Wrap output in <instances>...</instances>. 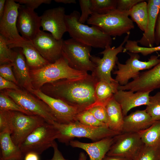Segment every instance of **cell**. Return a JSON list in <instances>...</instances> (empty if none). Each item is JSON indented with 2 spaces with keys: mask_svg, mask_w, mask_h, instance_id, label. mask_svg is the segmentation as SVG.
Segmentation results:
<instances>
[{
  "mask_svg": "<svg viewBox=\"0 0 160 160\" xmlns=\"http://www.w3.org/2000/svg\"><path fill=\"white\" fill-rule=\"evenodd\" d=\"M98 81L92 74H88L82 78L47 83L40 89L49 96L84 111L88 109L96 102L95 90Z\"/></svg>",
  "mask_w": 160,
  "mask_h": 160,
  "instance_id": "obj_1",
  "label": "cell"
},
{
  "mask_svg": "<svg viewBox=\"0 0 160 160\" xmlns=\"http://www.w3.org/2000/svg\"><path fill=\"white\" fill-rule=\"evenodd\" d=\"M79 12L73 11L65 15L67 32L71 38L85 44L95 48L104 49L112 43L111 36L105 33L95 25L91 27L80 22Z\"/></svg>",
  "mask_w": 160,
  "mask_h": 160,
  "instance_id": "obj_2",
  "label": "cell"
},
{
  "mask_svg": "<svg viewBox=\"0 0 160 160\" xmlns=\"http://www.w3.org/2000/svg\"><path fill=\"white\" fill-rule=\"evenodd\" d=\"M34 89H40L44 84L63 79L84 78L88 74L71 68L62 55L54 63H49L40 68L30 71Z\"/></svg>",
  "mask_w": 160,
  "mask_h": 160,
  "instance_id": "obj_3",
  "label": "cell"
},
{
  "mask_svg": "<svg viewBox=\"0 0 160 160\" xmlns=\"http://www.w3.org/2000/svg\"><path fill=\"white\" fill-rule=\"evenodd\" d=\"M58 131L57 140L60 142L69 145L75 138H86L94 142L103 138L113 137L121 133L108 127L87 126L77 121L68 124L55 122L53 124Z\"/></svg>",
  "mask_w": 160,
  "mask_h": 160,
  "instance_id": "obj_4",
  "label": "cell"
},
{
  "mask_svg": "<svg viewBox=\"0 0 160 160\" xmlns=\"http://www.w3.org/2000/svg\"><path fill=\"white\" fill-rule=\"evenodd\" d=\"M130 10L121 11L117 9L104 15L92 13L87 21L95 25L105 33L116 37L130 33L134 28L133 21L129 18Z\"/></svg>",
  "mask_w": 160,
  "mask_h": 160,
  "instance_id": "obj_5",
  "label": "cell"
},
{
  "mask_svg": "<svg viewBox=\"0 0 160 160\" xmlns=\"http://www.w3.org/2000/svg\"><path fill=\"white\" fill-rule=\"evenodd\" d=\"M91 47L71 38L64 40L62 55L72 68L92 72L95 65L90 60Z\"/></svg>",
  "mask_w": 160,
  "mask_h": 160,
  "instance_id": "obj_6",
  "label": "cell"
},
{
  "mask_svg": "<svg viewBox=\"0 0 160 160\" xmlns=\"http://www.w3.org/2000/svg\"><path fill=\"white\" fill-rule=\"evenodd\" d=\"M57 135L58 131L54 125L46 122L29 134L19 147L24 156L30 152L40 155L52 147Z\"/></svg>",
  "mask_w": 160,
  "mask_h": 160,
  "instance_id": "obj_7",
  "label": "cell"
},
{
  "mask_svg": "<svg viewBox=\"0 0 160 160\" xmlns=\"http://www.w3.org/2000/svg\"><path fill=\"white\" fill-rule=\"evenodd\" d=\"M3 91L16 103L25 110L43 118L47 122L53 124L57 122L49 106L39 98L26 90L5 89Z\"/></svg>",
  "mask_w": 160,
  "mask_h": 160,
  "instance_id": "obj_8",
  "label": "cell"
},
{
  "mask_svg": "<svg viewBox=\"0 0 160 160\" xmlns=\"http://www.w3.org/2000/svg\"><path fill=\"white\" fill-rule=\"evenodd\" d=\"M130 33L127 34L122 42L117 47H111L108 45L100 54L103 55L100 58L91 56L90 60L94 63L95 67L92 72V75L98 81H103L108 82L116 81L111 76V72L118 61L117 55L121 52H125L124 45L128 40Z\"/></svg>",
  "mask_w": 160,
  "mask_h": 160,
  "instance_id": "obj_9",
  "label": "cell"
},
{
  "mask_svg": "<svg viewBox=\"0 0 160 160\" xmlns=\"http://www.w3.org/2000/svg\"><path fill=\"white\" fill-rule=\"evenodd\" d=\"M129 57L125 64L116 63L118 69L113 73L116 75L115 80L120 86L126 85L129 80H134L139 76L140 71L151 69L160 62L158 56H151L147 61H143L139 60L140 56L138 53L127 52Z\"/></svg>",
  "mask_w": 160,
  "mask_h": 160,
  "instance_id": "obj_10",
  "label": "cell"
},
{
  "mask_svg": "<svg viewBox=\"0 0 160 160\" xmlns=\"http://www.w3.org/2000/svg\"><path fill=\"white\" fill-rule=\"evenodd\" d=\"M8 111L11 137L13 143L19 147L33 131L46 122L43 118L37 115H28L18 111Z\"/></svg>",
  "mask_w": 160,
  "mask_h": 160,
  "instance_id": "obj_11",
  "label": "cell"
},
{
  "mask_svg": "<svg viewBox=\"0 0 160 160\" xmlns=\"http://www.w3.org/2000/svg\"><path fill=\"white\" fill-rule=\"evenodd\" d=\"M20 5L15 0H6L4 15L0 19V35L6 40L10 49L15 48L21 43L31 42L26 41L20 36L17 28L18 9Z\"/></svg>",
  "mask_w": 160,
  "mask_h": 160,
  "instance_id": "obj_12",
  "label": "cell"
},
{
  "mask_svg": "<svg viewBox=\"0 0 160 160\" xmlns=\"http://www.w3.org/2000/svg\"><path fill=\"white\" fill-rule=\"evenodd\" d=\"M113 138L106 155L133 160L144 145L138 132L121 133Z\"/></svg>",
  "mask_w": 160,
  "mask_h": 160,
  "instance_id": "obj_13",
  "label": "cell"
},
{
  "mask_svg": "<svg viewBox=\"0 0 160 160\" xmlns=\"http://www.w3.org/2000/svg\"><path fill=\"white\" fill-rule=\"evenodd\" d=\"M31 93L49 106L58 123L68 124L75 122L77 121V114L83 111L79 108L70 105L60 99L49 96L40 89H33Z\"/></svg>",
  "mask_w": 160,
  "mask_h": 160,
  "instance_id": "obj_14",
  "label": "cell"
},
{
  "mask_svg": "<svg viewBox=\"0 0 160 160\" xmlns=\"http://www.w3.org/2000/svg\"><path fill=\"white\" fill-rule=\"evenodd\" d=\"M63 41L40 30L32 42L41 55L49 63H52L62 55Z\"/></svg>",
  "mask_w": 160,
  "mask_h": 160,
  "instance_id": "obj_15",
  "label": "cell"
},
{
  "mask_svg": "<svg viewBox=\"0 0 160 160\" xmlns=\"http://www.w3.org/2000/svg\"><path fill=\"white\" fill-rule=\"evenodd\" d=\"M17 26L22 37L32 42L40 30V16L34 10L21 5L18 9Z\"/></svg>",
  "mask_w": 160,
  "mask_h": 160,
  "instance_id": "obj_16",
  "label": "cell"
},
{
  "mask_svg": "<svg viewBox=\"0 0 160 160\" xmlns=\"http://www.w3.org/2000/svg\"><path fill=\"white\" fill-rule=\"evenodd\" d=\"M65 16V9L63 7L46 10L40 16L43 31L50 32L57 40L62 39L64 34L67 32Z\"/></svg>",
  "mask_w": 160,
  "mask_h": 160,
  "instance_id": "obj_17",
  "label": "cell"
},
{
  "mask_svg": "<svg viewBox=\"0 0 160 160\" xmlns=\"http://www.w3.org/2000/svg\"><path fill=\"white\" fill-rule=\"evenodd\" d=\"M119 89L134 92H151L160 89V62L151 69L140 73L137 78L126 85L120 86Z\"/></svg>",
  "mask_w": 160,
  "mask_h": 160,
  "instance_id": "obj_18",
  "label": "cell"
},
{
  "mask_svg": "<svg viewBox=\"0 0 160 160\" xmlns=\"http://www.w3.org/2000/svg\"><path fill=\"white\" fill-rule=\"evenodd\" d=\"M151 92L137 91L134 93L131 90L118 89L114 94V98L120 105L124 117L132 108L143 105H147Z\"/></svg>",
  "mask_w": 160,
  "mask_h": 160,
  "instance_id": "obj_19",
  "label": "cell"
},
{
  "mask_svg": "<svg viewBox=\"0 0 160 160\" xmlns=\"http://www.w3.org/2000/svg\"><path fill=\"white\" fill-rule=\"evenodd\" d=\"M113 137L105 138L92 143H84L71 140L69 144L73 148H81L88 154L89 160H102L109 150L114 140Z\"/></svg>",
  "mask_w": 160,
  "mask_h": 160,
  "instance_id": "obj_20",
  "label": "cell"
},
{
  "mask_svg": "<svg viewBox=\"0 0 160 160\" xmlns=\"http://www.w3.org/2000/svg\"><path fill=\"white\" fill-rule=\"evenodd\" d=\"M17 48L16 57L12 63V70L17 85L31 93L34 89L32 83L30 69L23 54L22 49Z\"/></svg>",
  "mask_w": 160,
  "mask_h": 160,
  "instance_id": "obj_21",
  "label": "cell"
},
{
  "mask_svg": "<svg viewBox=\"0 0 160 160\" xmlns=\"http://www.w3.org/2000/svg\"><path fill=\"white\" fill-rule=\"evenodd\" d=\"M147 2L148 17L147 28L141 38L137 41L143 47H152L155 44V28L160 10V0H148Z\"/></svg>",
  "mask_w": 160,
  "mask_h": 160,
  "instance_id": "obj_22",
  "label": "cell"
},
{
  "mask_svg": "<svg viewBox=\"0 0 160 160\" xmlns=\"http://www.w3.org/2000/svg\"><path fill=\"white\" fill-rule=\"evenodd\" d=\"M155 121L145 109L137 110L124 117L122 133H138L147 129Z\"/></svg>",
  "mask_w": 160,
  "mask_h": 160,
  "instance_id": "obj_23",
  "label": "cell"
},
{
  "mask_svg": "<svg viewBox=\"0 0 160 160\" xmlns=\"http://www.w3.org/2000/svg\"><path fill=\"white\" fill-rule=\"evenodd\" d=\"M8 132L0 133V160H24L20 148L13 142Z\"/></svg>",
  "mask_w": 160,
  "mask_h": 160,
  "instance_id": "obj_24",
  "label": "cell"
},
{
  "mask_svg": "<svg viewBox=\"0 0 160 160\" xmlns=\"http://www.w3.org/2000/svg\"><path fill=\"white\" fill-rule=\"evenodd\" d=\"M105 106L108 116V128L115 132L122 133L124 117L120 105L113 96Z\"/></svg>",
  "mask_w": 160,
  "mask_h": 160,
  "instance_id": "obj_25",
  "label": "cell"
},
{
  "mask_svg": "<svg viewBox=\"0 0 160 160\" xmlns=\"http://www.w3.org/2000/svg\"><path fill=\"white\" fill-rule=\"evenodd\" d=\"M119 85L116 81L111 82L103 81H98L96 84L95 90L96 101L90 108L96 105L105 106L113 97L118 90Z\"/></svg>",
  "mask_w": 160,
  "mask_h": 160,
  "instance_id": "obj_26",
  "label": "cell"
},
{
  "mask_svg": "<svg viewBox=\"0 0 160 160\" xmlns=\"http://www.w3.org/2000/svg\"><path fill=\"white\" fill-rule=\"evenodd\" d=\"M22 49L27 63L31 70L41 68L49 63L40 54L32 42H24L17 45L15 48Z\"/></svg>",
  "mask_w": 160,
  "mask_h": 160,
  "instance_id": "obj_27",
  "label": "cell"
},
{
  "mask_svg": "<svg viewBox=\"0 0 160 160\" xmlns=\"http://www.w3.org/2000/svg\"><path fill=\"white\" fill-rule=\"evenodd\" d=\"M138 133L145 145L160 148V120L155 121L149 127Z\"/></svg>",
  "mask_w": 160,
  "mask_h": 160,
  "instance_id": "obj_28",
  "label": "cell"
},
{
  "mask_svg": "<svg viewBox=\"0 0 160 160\" xmlns=\"http://www.w3.org/2000/svg\"><path fill=\"white\" fill-rule=\"evenodd\" d=\"M129 16L139 28L144 32L146 30L148 17V4L145 0L135 5L130 10Z\"/></svg>",
  "mask_w": 160,
  "mask_h": 160,
  "instance_id": "obj_29",
  "label": "cell"
},
{
  "mask_svg": "<svg viewBox=\"0 0 160 160\" xmlns=\"http://www.w3.org/2000/svg\"><path fill=\"white\" fill-rule=\"evenodd\" d=\"M93 13L104 15L116 9V0H91Z\"/></svg>",
  "mask_w": 160,
  "mask_h": 160,
  "instance_id": "obj_30",
  "label": "cell"
},
{
  "mask_svg": "<svg viewBox=\"0 0 160 160\" xmlns=\"http://www.w3.org/2000/svg\"><path fill=\"white\" fill-rule=\"evenodd\" d=\"M17 55L16 51H14L8 46L7 41L0 35V64H12Z\"/></svg>",
  "mask_w": 160,
  "mask_h": 160,
  "instance_id": "obj_31",
  "label": "cell"
},
{
  "mask_svg": "<svg viewBox=\"0 0 160 160\" xmlns=\"http://www.w3.org/2000/svg\"><path fill=\"white\" fill-rule=\"evenodd\" d=\"M0 111H18L28 115H34L21 107L3 91L0 93Z\"/></svg>",
  "mask_w": 160,
  "mask_h": 160,
  "instance_id": "obj_32",
  "label": "cell"
},
{
  "mask_svg": "<svg viewBox=\"0 0 160 160\" xmlns=\"http://www.w3.org/2000/svg\"><path fill=\"white\" fill-rule=\"evenodd\" d=\"M125 50L126 52L136 53H140L144 56L157 51H160V45L152 47H145L138 45L137 41L128 40L124 47Z\"/></svg>",
  "mask_w": 160,
  "mask_h": 160,
  "instance_id": "obj_33",
  "label": "cell"
},
{
  "mask_svg": "<svg viewBox=\"0 0 160 160\" xmlns=\"http://www.w3.org/2000/svg\"><path fill=\"white\" fill-rule=\"evenodd\" d=\"M145 110L153 120H160V92L150 96L149 103Z\"/></svg>",
  "mask_w": 160,
  "mask_h": 160,
  "instance_id": "obj_34",
  "label": "cell"
},
{
  "mask_svg": "<svg viewBox=\"0 0 160 160\" xmlns=\"http://www.w3.org/2000/svg\"><path fill=\"white\" fill-rule=\"evenodd\" d=\"M77 120L84 125L94 127H108L107 125L98 120L88 110L80 112L77 115Z\"/></svg>",
  "mask_w": 160,
  "mask_h": 160,
  "instance_id": "obj_35",
  "label": "cell"
},
{
  "mask_svg": "<svg viewBox=\"0 0 160 160\" xmlns=\"http://www.w3.org/2000/svg\"><path fill=\"white\" fill-rule=\"evenodd\" d=\"M160 148L144 145L139 153L133 160H160Z\"/></svg>",
  "mask_w": 160,
  "mask_h": 160,
  "instance_id": "obj_36",
  "label": "cell"
},
{
  "mask_svg": "<svg viewBox=\"0 0 160 160\" xmlns=\"http://www.w3.org/2000/svg\"><path fill=\"white\" fill-rule=\"evenodd\" d=\"M79 2L81 12L79 21L84 24L93 13L91 9V0H79Z\"/></svg>",
  "mask_w": 160,
  "mask_h": 160,
  "instance_id": "obj_37",
  "label": "cell"
},
{
  "mask_svg": "<svg viewBox=\"0 0 160 160\" xmlns=\"http://www.w3.org/2000/svg\"><path fill=\"white\" fill-rule=\"evenodd\" d=\"M88 110L98 120L106 124L108 126V118L105 106L101 105H95Z\"/></svg>",
  "mask_w": 160,
  "mask_h": 160,
  "instance_id": "obj_38",
  "label": "cell"
},
{
  "mask_svg": "<svg viewBox=\"0 0 160 160\" xmlns=\"http://www.w3.org/2000/svg\"><path fill=\"white\" fill-rule=\"evenodd\" d=\"M0 76L17 85V83L12 70V64L0 65Z\"/></svg>",
  "mask_w": 160,
  "mask_h": 160,
  "instance_id": "obj_39",
  "label": "cell"
},
{
  "mask_svg": "<svg viewBox=\"0 0 160 160\" xmlns=\"http://www.w3.org/2000/svg\"><path fill=\"white\" fill-rule=\"evenodd\" d=\"M3 132H8L11 134L8 111H0V133Z\"/></svg>",
  "mask_w": 160,
  "mask_h": 160,
  "instance_id": "obj_40",
  "label": "cell"
},
{
  "mask_svg": "<svg viewBox=\"0 0 160 160\" xmlns=\"http://www.w3.org/2000/svg\"><path fill=\"white\" fill-rule=\"evenodd\" d=\"M143 0H116V9L121 11H129L135 5Z\"/></svg>",
  "mask_w": 160,
  "mask_h": 160,
  "instance_id": "obj_41",
  "label": "cell"
},
{
  "mask_svg": "<svg viewBox=\"0 0 160 160\" xmlns=\"http://www.w3.org/2000/svg\"><path fill=\"white\" fill-rule=\"evenodd\" d=\"M16 2L20 4H24L26 6L33 10L37 9L42 4H49L52 2L51 0H15Z\"/></svg>",
  "mask_w": 160,
  "mask_h": 160,
  "instance_id": "obj_42",
  "label": "cell"
},
{
  "mask_svg": "<svg viewBox=\"0 0 160 160\" xmlns=\"http://www.w3.org/2000/svg\"><path fill=\"white\" fill-rule=\"evenodd\" d=\"M20 89L17 85L0 76V90L9 89L17 90Z\"/></svg>",
  "mask_w": 160,
  "mask_h": 160,
  "instance_id": "obj_43",
  "label": "cell"
},
{
  "mask_svg": "<svg viewBox=\"0 0 160 160\" xmlns=\"http://www.w3.org/2000/svg\"><path fill=\"white\" fill-rule=\"evenodd\" d=\"M155 42L157 46L160 44V10L158 14L155 30Z\"/></svg>",
  "mask_w": 160,
  "mask_h": 160,
  "instance_id": "obj_44",
  "label": "cell"
},
{
  "mask_svg": "<svg viewBox=\"0 0 160 160\" xmlns=\"http://www.w3.org/2000/svg\"><path fill=\"white\" fill-rule=\"evenodd\" d=\"M52 148L54 151L53 156L51 159L46 160H68L64 157L61 152L59 150L57 144L55 141L53 143Z\"/></svg>",
  "mask_w": 160,
  "mask_h": 160,
  "instance_id": "obj_45",
  "label": "cell"
},
{
  "mask_svg": "<svg viewBox=\"0 0 160 160\" xmlns=\"http://www.w3.org/2000/svg\"><path fill=\"white\" fill-rule=\"evenodd\" d=\"M39 155L33 152H30L25 155L24 160H39Z\"/></svg>",
  "mask_w": 160,
  "mask_h": 160,
  "instance_id": "obj_46",
  "label": "cell"
},
{
  "mask_svg": "<svg viewBox=\"0 0 160 160\" xmlns=\"http://www.w3.org/2000/svg\"><path fill=\"white\" fill-rule=\"evenodd\" d=\"M102 160H130L127 159L115 156L106 155Z\"/></svg>",
  "mask_w": 160,
  "mask_h": 160,
  "instance_id": "obj_47",
  "label": "cell"
},
{
  "mask_svg": "<svg viewBox=\"0 0 160 160\" xmlns=\"http://www.w3.org/2000/svg\"><path fill=\"white\" fill-rule=\"evenodd\" d=\"M6 1L5 0H0V19L4 15Z\"/></svg>",
  "mask_w": 160,
  "mask_h": 160,
  "instance_id": "obj_48",
  "label": "cell"
},
{
  "mask_svg": "<svg viewBox=\"0 0 160 160\" xmlns=\"http://www.w3.org/2000/svg\"><path fill=\"white\" fill-rule=\"evenodd\" d=\"M55 1L57 3H61L64 4L76 3L75 0H55Z\"/></svg>",
  "mask_w": 160,
  "mask_h": 160,
  "instance_id": "obj_49",
  "label": "cell"
},
{
  "mask_svg": "<svg viewBox=\"0 0 160 160\" xmlns=\"http://www.w3.org/2000/svg\"><path fill=\"white\" fill-rule=\"evenodd\" d=\"M78 160H87L86 155L84 152H81L79 153Z\"/></svg>",
  "mask_w": 160,
  "mask_h": 160,
  "instance_id": "obj_50",
  "label": "cell"
},
{
  "mask_svg": "<svg viewBox=\"0 0 160 160\" xmlns=\"http://www.w3.org/2000/svg\"></svg>",
  "mask_w": 160,
  "mask_h": 160,
  "instance_id": "obj_51",
  "label": "cell"
}]
</instances>
